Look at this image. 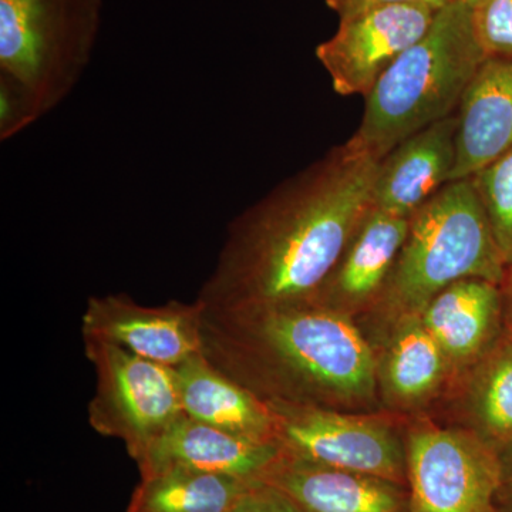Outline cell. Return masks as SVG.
Returning a JSON list of instances; mask_svg holds the SVG:
<instances>
[{
  "label": "cell",
  "mask_w": 512,
  "mask_h": 512,
  "mask_svg": "<svg viewBox=\"0 0 512 512\" xmlns=\"http://www.w3.org/2000/svg\"><path fill=\"white\" fill-rule=\"evenodd\" d=\"M450 2L451 0H326V5L339 16V20H346L369 12V10L384 8V6L419 3V5H429L441 9Z\"/></svg>",
  "instance_id": "obj_23"
},
{
  "label": "cell",
  "mask_w": 512,
  "mask_h": 512,
  "mask_svg": "<svg viewBox=\"0 0 512 512\" xmlns=\"http://www.w3.org/2000/svg\"><path fill=\"white\" fill-rule=\"evenodd\" d=\"M174 369L188 417L245 439L281 444L268 404L222 373L204 353Z\"/></svg>",
  "instance_id": "obj_14"
},
{
  "label": "cell",
  "mask_w": 512,
  "mask_h": 512,
  "mask_svg": "<svg viewBox=\"0 0 512 512\" xmlns=\"http://www.w3.org/2000/svg\"><path fill=\"white\" fill-rule=\"evenodd\" d=\"M473 15L485 56L512 57V0H485Z\"/></svg>",
  "instance_id": "obj_21"
},
{
  "label": "cell",
  "mask_w": 512,
  "mask_h": 512,
  "mask_svg": "<svg viewBox=\"0 0 512 512\" xmlns=\"http://www.w3.org/2000/svg\"><path fill=\"white\" fill-rule=\"evenodd\" d=\"M500 454V485L495 495L497 512H512V443L498 450Z\"/></svg>",
  "instance_id": "obj_24"
},
{
  "label": "cell",
  "mask_w": 512,
  "mask_h": 512,
  "mask_svg": "<svg viewBox=\"0 0 512 512\" xmlns=\"http://www.w3.org/2000/svg\"><path fill=\"white\" fill-rule=\"evenodd\" d=\"M485 59L473 9L451 0L429 32L377 80L365 97L359 128L346 143L383 160L417 131L456 114Z\"/></svg>",
  "instance_id": "obj_2"
},
{
  "label": "cell",
  "mask_w": 512,
  "mask_h": 512,
  "mask_svg": "<svg viewBox=\"0 0 512 512\" xmlns=\"http://www.w3.org/2000/svg\"><path fill=\"white\" fill-rule=\"evenodd\" d=\"M254 484L190 468H165L141 476L126 512H231Z\"/></svg>",
  "instance_id": "obj_17"
},
{
  "label": "cell",
  "mask_w": 512,
  "mask_h": 512,
  "mask_svg": "<svg viewBox=\"0 0 512 512\" xmlns=\"http://www.w3.org/2000/svg\"><path fill=\"white\" fill-rule=\"evenodd\" d=\"M457 2L464 3V5L470 6L471 9H476L481 3H484L485 0H457Z\"/></svg>",
  "instance_id": "obj_25"
},
{
  "label": "cell",
  "mask_w": 512,
  "mask_h": 512,
  "mask_svg": "<svg viewBox=\"0 0 512 512\" xmlns=\"http://www.w3.org/2000/svg\"><path fill=\"white\" fill-rule=\"evenodd\" d=\"M387 352L384 380L394 399L417 403L439 387L447 357L419 316H406Z\"/></svg>",
  "instance_id": "obj_18"
},
{
  "label": "cell",
  "mask_w": 512,
  "mask_h": 512,
  "mask_svg": "<svg viewBox=\"0 0 512 512\" xmlns=\"http://www.w3.org/2000/svg\"><path fill=\"white\" fill-rule=\"evenodd\" d=\"M231 512H301L291 498L272 485L256 483Z\"/></svg>",
  "instance_id": "obj_22"
},
{
  "label": "cell",
  "mask_w": 512,
  "mask_h": 512,
  "mask_svg": "<svg viewBox=\"0 0 512 512\" xmlns=\"http://www.w3.org/2000/svg\"><path fill=\"white\" fill-rule=\"evenodd\" d=\"M103 0H0V89L29 126L52 113L89 67Z\"/></svg>",
  "instance_id": "obj_4"
},
{
  "label": "cell",
  "mask_w": 512,
  "mask_h": 512,
  "mask_svg": "<svg viewBox=\"0 0 512 512\" xmlns=\"http://www.w3.org/2000/svg\"><path fill=\"white\" fill-rule=\"evenodd\" d=\"M500 313V285L463 279L437 293L419 318L448 363H464L483 352L497 329Z\"/></svg>",
  "instance_id": "obj_16"
},
{
  "label": "cell",
  "mask_w": 512,
  "mask_h": 512,
  "mask_svg": "<svg viewBox=\"0 0 512 512\" xmlns=\"http://www.w3.org/2000/svg\"><path fill=\"white\" fill-rule=\"evenodd\" d=\"M380 161L345 143L279 184L229 225L197 301L228 311L315 298L373 208Z\"/></svg>",
  "instance_id": "obj_1"
},
{
  "label": "cell",
  "mask_w": 512,
  "mask_h": 512,
  "mask_svg": "<svg viewBox=\"0 0 512 512\" xmlns=\"http://www.w3.org/2000/svg\"><path fill=\"white\" fill-rule=\"evenodd\" d=\"M282 456L281 444L235 436L185 414L154 440L136 463L140 476L181 467L261 483Z\"/></svg>",
  "instance_id": "obj_10"
},
{
  "label": "cell",
  "mask_w": 512,
  "mask_h": 512,
  "mask_svg": "<svg viewBox=\"0 0 512 512\" xmlns=\"http://www.w3.org/2000/svg\"><path fill=\"white\" fill-rule=\"evenodd\" d=\"M406 460L410 512H497L500 454L483 437L416 427Z\"/></svg>",
  "instance_id": "obj_6"
},
{
  "label": "cell",
  "mask_w": 512,
  "mask_h": 512,
  "mask_svg": "<svg viewBox=\"0 0 512 512\" xmlns=\"http://www.w3.org/2000/svg\"><path fill=\"white\" fill-rule=\"evenodd\" d=\"M202 328L204 306L197 299L146 306L124 293L92 296L82 319L83 338L113 343L168 367L202 353Z\"/></svg>",
  "instance_id": "obj_9"
},
{
  "label": "cell",
  "mask_w": 512,
  "mask_h": 512,
  "mask_svg": "<svg viewBox=\"0 0 512 512\" xmlns=\"http://www.w3.org/2000/svg\"><path fill=\"white\" fill-rule=\"evenodd\" d=\"M96 373L89 403L94 431L121 440L134 461L175 421L185 416L174 367L158 365L128 350L83 338Z\"/></svg>",
  "instance_id": "obj_5"
},
{
  "label": "cell",
  "mask_w": 512,
  "mask_h": 512,
  "mask_svg": "<svg viewBox=\"0 0 512 512\" xmlns=\"http://www.w3.org/2000/svg\"><path fill=\"white\" fill-rule=\"evenodd\" d=\"M410 217L372 208L353 235L335 271L311 301L333 309L359 305L382 293L399 258Z\"/></svg>",
  "instance_id": "obj_15"
},
{
  "label": "cell",
  "mask_w": 512,
  "mask_h": 512,
  "mask_svg": "<svg viewBox=\"0 0 512 512\" xmlns=\"http://www.w3.org/2000/svg\"><path fill=\"white\" fill-rule=\"evenodd\" d=\"M470 403L484 440L497 450L512 443V343L498 349L478 370Z\"/></svg>",
  "instance_id": "obj_19"
},
{
  "label": "cell",
  "mask_w": 512,
  "mask_h": 512,
  "mask_svg": "<svg viewBox=\"0 0 512 512\" xmlns=\"http://www.w3.org/2000/svg\"><path fill=\"white\" fill-rule=\"evenodd\" d=\"M508 266L473 178L451 181L410 217L406 241L383 289L393 311L419 316L463 279L501 285Z\"/></svg>",
  "instance_id": "obj_3"
},
{
  "label": "cell",
  "mask_w": 512,
  "mask_h": 512,
  "mask_svg": "<svg viewBox=\"0 0 512 512\" xmlns=\"http://www.w3.org/2000/svg\"><path fill=\"white\" fill-rule=\"evenodd\" d=\"M439 10L407 3L339 20L335 35L316 47L335 92L366 97L383 73L429 32Z\"/></svg>",
  "instance_id": "obj_8"
},
{
  "label": "cell",
  "mask_w": 512,
  "mask_h": 512,
  "mask_svg": "<svg viewBox=\"0 0 512 512\" xmlns=\"http://www.w3.org/2000/svg\"><path fill=\"white\" fill-rule=\"evenodd\" d=\"M266 404L289 456L407 485L406 446L386 424L315 404Z\"/></svg>",
  "instance_id": "obj_7"
},
{
  "label": "cell",
  "mask_w": 512,
  "mask_h": 512,
  "mask_svg": "<svg viewBox=\"0 0 512 512\" xmlns=\"http://www.w3.org/2000/svg\"><path fill=\"white\" fill-rule=\"evenodd\" d=\"M261 483L291 498L301 512H410L407 485L320 466L285 451Z\"/></svg>",
  "instance_id": "obj_12"
},
{
  "label": "cell",
  "mask_w": 512,
  "mask_h": 512,
  "mask_svg": "<svg viewBox=\"0 0 512 512\" xmlns=\"http://www.w3.org/2000/svg\"><path fill=\"white\" fill-rule=\"evenodd\" d=\"M453 181L470 178L512 151V57H487L457 110Z\"/></svg>",
  "instance_id": "obj_13"
},
{
  "label": "cell",
  "mask_w": 512,
  "mask_h": 512,
  "mask_svg": "<svg viewBox=\"0 0 512 512\" xmlns=\"http://www.w3.org/2000/svg\"><path fill=\"white\" fill-rule=\"evenodd\" d=\"M457 114L417 131L380 161L373 208L412 217L453 181L457 164Z\"/></svg>",
  "instance_id": "obj_11"
},
{
  "label": "cell",
  "mask_w": 512,
  "mask_h": 512,
  "mask_svg": "<svg viewBox=\"0 0 512 512\" xmlns=\"http://www.w3.org/2000/svg\"><path fill=\"white\" fill-rule=\"evenodd\" d=\"M471 178L505 264L512 268V151Z\"/></svg>",
  "instance_id": "obj_20"
}]
</instances>
